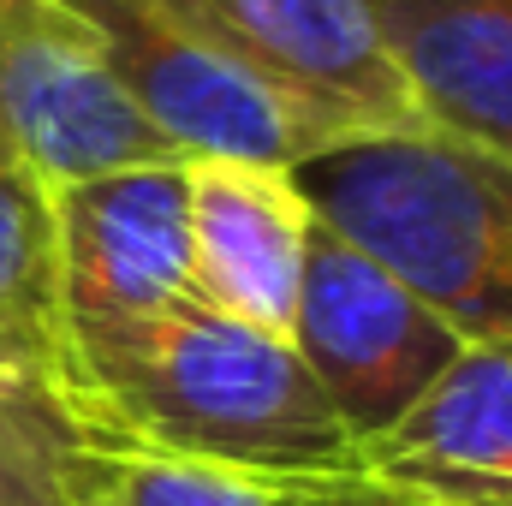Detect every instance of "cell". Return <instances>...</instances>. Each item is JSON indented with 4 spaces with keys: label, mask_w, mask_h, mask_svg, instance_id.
<instances>
[{
    "label": "cell",
    "mask_w": 512,
    "mask_h": 506,
    "mask_svg": "<svg viewBox=\"0 0 512 506\" xmlns=\"http://www.w3.org/2000/svg\"><path fill=\"white\" fill-rule=\"evenodd\" d=\"M72 370L84 411L126 447L245 477L280 501L358 489V435L292 340L197 298L72 334Z\"/></svg>",
    "instance_id": "obj_1"
},
{
    "label": "cell",
    "mask_w": 512,
    "mask_h": 506,
    "mask_svg": "<svg viewBox=\"0 0 512 506\" xmlns=\"http://www.w3.org/2000/svg\"><path fill=\"white\" fill-rule=\"evenodd\" d=\"M322 227L393 268L459 340L512 346V167L441 137H376L298 167Z\"/></svg>",
    "instance_id": "obj_2"
},
{
    "label": "cell",
    "mask_w": 512,
    "mask_h": 506,
    "mask_svg": "<svg viewBox=\"0 0 512 506\" xmlns=\"http://www.w3.org/2000/svg\"><path fill=\"white\" fill-rule=\"evenodd\" d=\"M102 42L114 78L126 84L137 114L161 131L185 161H262L304 167L334 149H352L322 114L280 96L251 72L191 0H66Z\"/></svg>",
    "instance_id": "obj_3"
},
{
    "label": "cell",
    "mask_w": 512,
    "mask_h": 506,
    "mask_svg": "<svg viewBox=\"0 0 512 506\" xmlns=\"http://www.w3.org/2000/svg\"><path fill=\"white\" fill-rule=\"evenodd\" d=\"M0 149L42 191L185 161L137 114L96 30L66 0H0Z\"/></svg>",
    "instance_id": "obj_4"
},
{
    "label": "cell",
    "mask_w": 512,
    "mask_h": 506,
    "mask_svg": "<svg viewBox=\"0 0 512 506\" xmlns=\"http://www.w3.org/2000/svg\"><path fill=\"white\" fill-rule=\"evenodd\" d=\"M459 346L465 340L447 328V316L429 310L393 268L316 221L292 310V352L358 447L382 435L453 364Z\"/></svg>",
    "instance_id": "obj_5"
},
{
    "label": "cell",
    "mask_w": 512,
    "mask_h": 506,
    "mask_svg": "<svg viewBox=\"0 0 512 506\" xmlns=\"http://www.w3.org/2000/svg\"><path fill=\"white\" fill-rule=\"evenodd\" d=\"M54 286L66 340L84 328L143 322L191 304V221L185 161H155L48 191Z\"/></svg>",
    "instance_id": "obj_6"
},
{
    "label": "cell",
    "mask_w": 512,
    "mask_h": 506,
    "mask_svg": "<svg viewBox=\"0 0 512 506\" xmlns=\"http://www.w3.org/2000/svg\"><path fill=\"white\" fill-rule=\"evenodd\" d=\"M191 12L346 143L429 137L376 36L370 0H191Z\"/></svg>",
    "instance_id": "obj_7"
},
{
    "label": "cell",
    "mask_w": 512,
    "mask_h": 506,
    "mask_svg": "<svg viewBox=\"0 0 512 506\" xmlns=\"http://www.w3.org/2000/svg\"><path fill=\"white\" fill-rule=\"evenodd\" d=\"M405 506H512V346L465 340L382 435L358 447V489Z\"/></svg>",
    "instance_id": "obj_8"
},
{
    "label": "cell",
    "mask_w": 512,
    "mask_h": 506,
    "mask_svg": "<svg viewBox=\"0 0 512 506\" xmlns=\"http://www.w3.org/2000/svg\"><path fill=\"white\" fill-rule=\"evenodd\" d=\"M185 221H191V292L197 304L292 340L304 251L316 209L292 167L262 161H185Z\"/></svg>",
    "instance_id": "obj_9"
},
{
    "label": "cell",
    "mask_w": 512,
    "mask_h": 506,
    "mask_svg": "<svg viewBox=\"0 0 512 506\" xmlns=\"http://www.w3.org/2000/svg\"><path fill=\"white\" fill-rule=\"evenodd\" d=\"M429 137L512 167V0H370Z\"/></svg>",
    "instance_id": "obj_10"
},
{
    "label": "cell",
    "mask_w": 512,
    "mask_h": 506,
    "mask_svg": "<svg viewBox=\"0 0 512 506\" xmlns=\"http://www.w3.org/2000/svg\"><path fill=\"white\" fill-rule=\"evenodd\" d=\"M0 370L48 381L66 399H78L72 340L54 286L48 191L30 185L24 173H0Z\"/></svg>",
    "instance_id": "obj_11"
},
{
    "label": "cell",
    "mask_w": 512,
    "mask_h": 506,
    "mask_svg": "<svg viewBox=\"0 0 512 506\" xmlns=\"http://www.w3.org/2000/svg\"><path fill=\"white\" fill-rule=\"evenodd\" d=\"M114 435L60 387L0 370V506H72Z\"/></svg>",
    "instance_id": "obj_12"
},
{
    "label": "cell",
    "mask_w": 512,
    "mask_h": 506,
    "mask_svg": "<svg viewBox=\"0 0 512 506\" xmlns=\"http://www.w3.org/2000/svg\"><path fill=\"white\" fill-rule=\"evenodd\" d=\"M72 506H286V501L245 483V477H227V471H209V465H185V459L114 441L84 471Z\"/></svg>",
    "instance_id": "obj_13"
},
{
    "label": "cell",
    "mask_w": 512,
    "mask_h": 506,
    "mask_svg": "<svg viewBox=\"0 0 512 506\" xmlns=\"http://www.w3.org/2000/svg\"><path fill=\"white\" fill-rule=\"evenodd\" d=\"M286 506H405V501H376V495H310V501H286Z\"/></svg>",
    "instance_id": "obj_14"
},
{
    "label": "cell",
    "mask_w": 512,
    "mask_h": 506,
    "mask_svg": "<svg viewBox=\"0 0 512 506\" xmlns=\"http://www.w3.org/2000/svg\"><path fill=\"white\" fill-rule=\"evenodd\" d=\"M0 173H18V167H12V161H6V149H0Z\"/></svg>",
    "instance_id": "obj_15"
}]
</instances>
